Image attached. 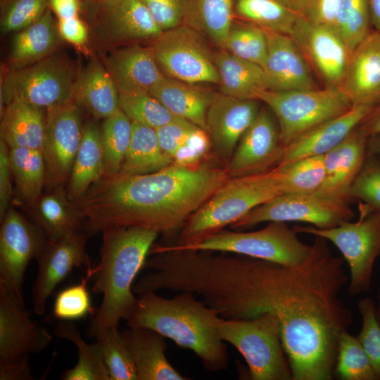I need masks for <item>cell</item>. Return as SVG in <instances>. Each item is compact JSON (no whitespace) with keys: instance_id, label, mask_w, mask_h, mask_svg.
<instances>
[{"instance_id":"cell-1","label":"cell","mask_w":380,"mask_h":380,"mask_svg":"<svg viewBox=\"0 0 380 380\" xmlns=\"http://www.w3.org/2000/svg\"><path fill=\"white\" fill-rule=\"evenodd\" d=\"M311 245L305 260L292 266L232 256L217 279L216 306L224 319L275 315L293 380H332L339 336L353 322L341 298L349 278L327 240L315 236Z\"/></svg>"},{"instance_id":"cell-2","label":"cell","mask_w":380,"mask_h":380,"mask_svg":"<svg viewBox=\"0 0 380 380\" xmlns=\"http://www.w3.org/2000/svg\"><path fill=\"white\" fill-rule=\"evenodd\" d=\"M227 170L172 163L137 175H103L78 204L90 235L137 227L170 235L228 179Z\"/></svg>"},{"instance_id":"cell-3","label":"cell","mask_w":380,"mask_h":380,"mask_svg":"<svg viewBox=\"0 0 380 380\" xmlns=\"http://www.w3.org/2000/svg\"><path fill=\"white\" fill-rule=\"evenodd\" d=\"M222 319L191 291H179L170 298L147 291L138 295L125 321L129 327L152 329L192 350L207 372H217L225 370L229 361L218 331Z\"/></svg>"},{"instance_id":"cell-4","label":"cell","mask_w":380,"mask_h":380,"mask_svg":"<svg viewBox=\"0 0 380 380\" xmlns=\"http://www.w3.org/2000/svg\"><path fill=\"white\" fill-rule=\"evenodd\" d=\"M101 234L100 261L93 274V289L102 296L90 327L94 337L118 327L130 313L137 299L133 291L136 278L159 234L137 227L110 228Z\"/></svg>"},{"instance_id":"cell-5","label":"cell","mask_w":380,"mask_h":380,"mask_svg":"<svg viewBox=\"0 0 380 380\" xmlns=\"http://www.w3.org/2000/svg\"><path fill=\"white\" fill-rule=\"evenodd\" d=\"M281 194L275 167L227 179L184 224L180 239L174 246L194 243L219 232Z\"/></svg>"},{"instance_id":"cell-6","label":"cell","mask_w":380,"mask_h":380,"mask_svg":"<svg viewBox=\"0 0 380 380\" xmlns=\"http://www.w3.org/2000/svg\"><path fill=\"white\" fill-rule=\"evenodd\" d=\"M221 338L243 356L251 380H293L284 350L278 318L265 313L255 318H222L218 325Z\"/></svg>"},{"instance_id":"cell-7","label":"cell","mask_w":380,"mask_h":380,"mask_svg":"<svg viewBox=\"0 0 380 380\" xmlns=\"http://www.w3.org/2000/svg\"><path fill=\"white\" fill-rule=\"evenodd\" d=\"M312 245L303 243L286 222H269L253 232L220 230L191 243L182 246L158 244V250L220 251L246 255L285 265L301 263Z\"/></svg>"},{"instance_id":"cell-8","label":"cell","mask_w":380,"mask_h":380,"mask_svg":"<svg viewBox=\"0 0 380 380\" xmlns=\"http://www.w3.org/2000/svg\"><path fill=\"white\" fill-rule=\"evenodd\" d=\"M258 100L275 116L284 147L315 127L345 113L353 106L340 87L265 90L260 94Z\"/></svg>"},{"instance_id":"cell-9","label":"cell","mask_w":380,"mask_h":380,"mask_svg":"<svg viewBox=\"0 0 380 380\" xmlns=\"http://www.w3.org/2000/svg\"><path fill=\"white\" fill-rule=\"evenodd\" d=\"M297 234L320 236L331 242L341 252L350 270L348 293L357 296L370 289L373 268L380 257V212L362 208L359 220L346 222L329 229L295 225Z\"/></svg>"},{"instance_id":"cell-10","label":"cell","mask_w":380,"mask_h":380,"mask_svg":"<svg viewBox=\"0 0 380 380\" xmlns=\"http://www.w3.org/2000/svg\"><path fill=\"white\" fill-rule=\"evenodd\" d=\"M78 76L75 65L65 56L55 52L4 78L1 101H25L44 110L73 101Z\"/></svg>"},{"instance_id":"cell-11","label":"cell","mask_w":380,"mask_h":380,"mask_svg":"<svg viewBox=\"0 0 380 380\" xmlns=\"http://www.w3.org/2000/svg\"><path fill=\"white\" fill-rule=\"evenodd\" d=\"M152 42L148 48L165 76L191 84H219L213 51L194 29L182 24Z\"/></svg>"},{"instance_id":"cell-12","label":"cell","mask_w":380,"mask_h":380,"mask_svg":"<svg viewBox=\"0 0 380 380\" xmlns=\"http://www.w3.org/2000/svg\"><path fill=\"white\" fill-rule=\"evenodd\" d=\"M349 202L312 194H282L255 207L231 224L234 229L251 228L264 222H302L329 229L351 221Z\"/></svg>"},{"instance_id":"cell-13","label":"cell","mask_w":380,"mask_h":380,"mask_svg":"<svg viewBox=\"0 0 380 380\" xmlns=\"http://www.w3.org/2000/svg\"><path fill=\"white\" fill-rule=\"evenodd\" d=\"M47 240L34 223L13 206L1 220L0 287L23 303V283L27 267Z\"/></svg>"},{"instance_id":"cell-14","label":"cell","mask_w":380,"mask_h":380,"mask_svg":"<svg viewBox=\"0 0 380 380\" xmlns=\"http://www.w3.org/2000/svg\"><path fill=\"white\" fill-rule=\"evenodd\" d=\"M83 128L80 107L74 101L45 110V189L66 186Z\"/></svg>"},{"instance_id":"cell-15","label":"cell","mask_w":380,"mask_h":380,"mask_svg":"<svg viewBox=\"0 0 380 380\" xmlns=\"http://www.w3.org/2000/svg\"><path fill=\"white\" fill-rule=\"evenodd\" d=\"M89 235L82 231L47 240L35 258L38 273L32 296L33 310L38 315L44 314L49 298L74 268L85 267L87 270L92 267L85 248Z\"/></svg>"},{"instance_id":"cell-16","label":"cell","mask_w":380,"mask_h":380,"mask_svg":"<svg viewBox=\"0 0 380 380\" xmlns=\"http://www.w3.org/2000/svg\"><path fill=\"white\" fill-rule=\"evenodd\" d=\"M290 36L325 87H339L351 51L336 30L299 17Z\"/></svg>"},{"instance_id":"cell-17","label":"cell","mask_w":380,"mask_h":380,"mask_svg":"<svg viewBox=\"0 0 380 380\" xmlns=\"http://www.w3.org/2000/svg\"><path fill=\"white\" fill-rule=\"evenodd\" d=\"M284 150L275 116L267 106L262 107L229 160L228 175L236 177L267 172L279 165Z\"/></svg>"},{"instance_id":"cell-18","label":"cell","mask_w":380,"mask_h":380,"mask_svg":"<svg viewBox=\"0 0 380 380\" xmlns=\"http://www.w3.org/2000/svg\"><path fill=\"white\" fill-rule=\"evenodd\" d=\"M52 340L44 327L30 319L24 303L0 287V364L40 353Z\"/></svg>"},{"instance_id":"cell-19","label":"cell","mask_w":380,"mask_h":380,"mask_svg":"<svg viewBox=\"0 0 380 380\" xmlns=\"http://www.w3.org/2000/svg\"><path fill=\"white\" fill-rule=\"evenodd\" d=\"M259 100L217 93L206 115V132L217 156L230 160L260 109Z\"/></svg>"},{"instance_id":"cell-20","label":"cell","mask_w":380,"mask_h":380,"mask_svg":"<svg viewBox=\"0 0 380 380\" xmlns=\"http://www.w3.org/2000/svg\"><path fill=\"white\" fill-rule=\"evenodd\" d=\"M266 31L267 54L263 69L269 90L292 91L317 88L301 51L289 35Z\"/></svg>"},{"instance_id":"cell-21","label":"cell","mask_w":380,"mask_h":380,"mask_svg":"<svg viewBox=\"0 0 380 380\" xmlns=\"http://www.w3.org/2000/svg\"><path fill=\"white\" fill-rule=\"evenodd\" d=\"M352 104L380 103V32L372 29L350 53L339 86Z\"/></svg>"},{"instance_id":"cell-22","label":"cell","mask_w":380,"mask_h":380,"mask_svg":"<svg viewBox=\"0 0 380 380\" xmlns=\"http://www.w3.org/2000/svg\"><path fill=\"white\" fill-rule=\"evenodd\" d=\"M369 137L358 125L339 144L324 155L325 177L315 192L350 201L349 189L367 158Z\"/></svg>"},{"instance_id":"cell-23","label":"cell","mask_w":380,"mask_h":380,"mask_svg":"<svg viewBox=\"0 0 380 380\" xmlns=\"http://www.w3.org/2000/svg\"><path fill=\"white\" fill-rule=\"evenodd\" d=\"M374 107L354 105L345 113L303 134L284 147L282 158L277 167L286 165L303 158L326 154L360 125Z\"/></svg>"},{"instance_id":"cell-24","label":"cell","mask_w":380,"mask_h":380,"mask_svg":"<svg viewBox=\"0 0 380 380\" xmlns=\"http://www.w3.org/2000/svg\"><path fill=\"white\" fill-rule=\"evenodd\" d=\"M23 209L48 240L85 231L84 217L78 204L68 197L65 186L45 189L34 203Z\"/></svg>"},{"instance_id":"cell-25","label":"cell","mask_w":380,"mask_h":380,"mask_svg":"<svg viewBox=\"0 0 380 380\" xmlns=\"http://www.w3.org/2000/svg\"><path fill=\"white\" fill-rule=\"evenodd\" d=\"M131 353L138 380H186L170 363L163 335L147 328L129 327L121 331Z\"/></svg>"},{"instance_id":"cell-26","label":"cell","mask_w":380,"mask_h":380,"mask_svg":"<svg viewBox=\"0 0 380 380\" xmlns=\"http://www.w3.org/2000/svg\"><path fill=\"white\" fill-rule=\"evenodd\" d=\"M106 66L119 93L149 92L165 76L150 49L137 44L111 53Z\"/></svg>"},{"instance_id":"cell-27","label":"cell","mask_w":380,"mask_h":380,"mask_svg":"<svg viewBox=\"0 0 380 380\" xmlns=\"http://www.w3.org/2000/svg\"><path fill=\"white\" fill-rule=\"evenodd\" d=\"M149 93L176 117L206 131V115L217 92L198 84L164 76Z\"/></svg>"},{"instance_id":"cell-28","label":"cell","mask_w":380,"mask_h":380,"mask_svg":"<svg viewBox=\"0 0 380 380\" xmlns=\"http://www.w3.org/2000/svg\"><path fill=\"white\" fill-rule=\"evenodd\" d=\"M105 175L101 129L95 122L84 125L66 190L70 199L79 204L88 189Z\"/></svg>"},{"instance_id":"cell-29","label":"cell","mask_w":380,"mask_h":380,"mask_svg":"<svg viewBox=\"0 0 380 380\" xmlns=\"http://www.w3.org/2000/svg\"><path fill=\"white\" fill-rule=\"evenodd\" d=\"M0 135L9 148L23 147L42 152L45 110L22 100L9 101L1 113Z\"/></svg>"},{"instance_id":"cell-30","label":"cell","mask_w":380,"mask_h":380,"mask_svg":"<svg viewBox=\"0 0 380 380\" xmlns=\"http://www.w3.org/2000/svg\"><path fill=\"white\" fill-rule=\"evenodd\" d=\"M73 101L96 118L106 119L120 110L116 84L97 61H91L78 76Z\"/></svg>"},{"instance_id":"cell-31","label":"cell","mask_w":380,"mask_h":380,"mask_svg":"<svg viewBox=\"0 0 380 380\" xmlns=\"http://www.w3.org/2000/svg\"><path fill=\"white\" fill-rule=\"evenodd\" d=\"M213 60L220 77V92L243 99H258L269 90L262 66L236 57L224 49L213 51Z\"/></svg>"},{"instance_id":"cell-32","label":"cell","mask_w":380,"mask_h":380,"mask_svg":"<svg viewBox=\"0 0 380 380\" xmlns=\"http://www.w3.org/2000/svg\"><path fill=\"white\" fill-rule=\"evenodd\" d=\"M60 38L49 7L38 20L15 33L10 53L12 69L23 68L54 53Z\"/></svg>"},{"instance_id":"cell-33","label":"cell","mask_w":380,"mask_h":380,"mask_svg":"<svg viewBox=\"0 0 380 380\" xmlns=\"http://www.w3.org/2000/svg\"><path fill=\"white\" fill-rule=\"evenodd\" d=\"M234 17V0H185L182 24L223 49Z\"/></svg>"},{"instance_id":"cell-34","label":"cell","mask_w":380,"mask_h":380,"mask_svg":"<svg viewBox=\"0 0 380 380\" xmlns=\"http://www.w3.org/2000/svg\"><path fill=\"white\" fill-rule=\"evenodd\" d=\"M9 163L15 182V201L22 207L31 205L44 192L46 166L42 152L23 148H9Z\"/></svg>"},{"instance_id":"cell-35","label":"cell","mask_w":380,"mask_h":380,"mask_svg":"<svg viewBox=\"0 0 380 380\" xmlns=\"http://www.w3.org/2000/svg\"><path fill=\"white\" fill-rule=\"evenodd\" d=\"M174 163L161 148L152 127L132 122L131 140L120 174L145 175L163 170Z\"/></svg>"},{"instance_id":"cell-36","label":"cell","mask_w":380,"mask_h":380,"mask_svg":"<svg viewBox=\"0 0 380 380\" xmlns=\"http://www.w3.org/2000/svg\"><path fill=\"white\" fill-rule=\"evenodd\" d=\"M107 11V27L115 38L153 41L163 32L140 0H120Z\"/></svg>"},{"instance_id":"cell-37","label":"cell","mask_w":380,"mask_h":380,"mask_svg":"<svg viewBox=\"0 0 380 380\" xmlns=\"http://www.w3.org/2000/svg\"><path fill=\"white\" fill-rule=\"evenodd\" d=\"M56 336L73 343L78 353V362L61 375L63 380H111L99 343H87L72 321H61L53 330Z\"/></svg>"},{"instance_id":"cell-38","label":"cell","mask_w":380,"mask_h":380,"mask_svg":"<svg viewBox=\"0 0 380 380\" xmlns=\"http://www.w3.org/2000/svg\"><path fill=\"white\" fill-rule=\"evenodd\" d=\"M234 8L241 20L289 35L299 18L286 0H234Z\"/></svg>"},{"instance_id":"cell-39","label":"cell","mask_w":380,"mask_h":380,"mask_svg":"<svg viewBox=\"0 0 380 380\" xmlns=\"http://www.w3.org/2000/svg\"><path fill=\"white\" fill-rule=\"evenodd\" d=\"M275 168L282 194L315 193L325 177L324 155L303 158Z\"/></svg>"},{"instance_id":"cell-40","label":"cell","mask_w":380,"mask_h":380,"mask_svg":"<svg viewBox=\"0 0 380 380\" xmlns=\"http://www.w3.org/2000/svg\"><path fill=\"white\" fill-rule=\"evenodd\" d=\"M101 129L105 160L104 175L118 174L129 146L132 122L119 110L104 119Z\"/></svg>"},{"instance_id":"cell-41","label":"cell","mask_w":380,"mask_h":380,"mask_svg":"<svg viewBox=\"0 0 380 380\" xmlns=\"http://www.w3.org/2000/svg\"><path fill=\"white\" fill-rule=\"evenodd\" d=\"M223 49L263 68L267 54L266 31L253 24L234 20Z\"/></svg>"},{"instance_id":"cell-42","label":"cell","mask_w":380,"mask_h":380,"mask_svg":"<svg viewBox=\"0 0 380 380\" xmlns=\"http://www.w3.org/2000/svg\"><path fill=\"white\" fill-rule=\"evenodd\" d=\"M334 375L341 380H377L358 337L348 331L339 336Z\"/></svg>"},{"instance_id":"cell-43","label":"cell","mask_w":380,"mask_h":380,"mask_svg":"<svg viewBox=\"0 0 380 380\" xmlns=\"http://www.w3.org/2000/svg\"><path fill=\"white\" fill-rule=\"evenodd\" d=\"M334 29L352 52L373 29L369 0H340Z\"/></svg>"},{"instance_id":"cell-44","label":"cell","mask_w":380,"mask_h":380,"mask_svg":"<svg viewBox=\"0 0 380 380\" xmlns=\"http://www.w3.org/2000/svg\"><path fill=\"white\" fill-rule=\"evenodd\" d=\"M120 109L131 120L155 129L178 117L171 113L149 92L119 93Z\"/></svg>"},{"instance_id":"cell-45","label":"cell","mask_w":380,"mask_h":380,"mask_svg":"<svg viewBox=\"0 0 380 380\" xmlns=\"http://www.w3.org/2000/svg\"><path fill=\"white\" fill-rule=\"evenodd\" d=\"M111 380H138L134 362L118 327L109 328L97 335Z\"/></svg>"},{"instance_id":"cell-46","label":"cell","mask_w":380,"mask_h":380,"mask_svg":"<svg viewBox=\"0 0 380 380\" xmlns=\"http://www.w3.org/2000/svg\"><path fill=\"white\" fill-rule=\"evenodd\" d=\"M93 274L94 267L87 270L86 277L79 284L70 286L56 295L51 315L53 318L72 321L83 318L92 312L87 284Z\"/></svg>"},{"instance_id":"cell-47","label":"cell","mask_w":380,"mask_h":380,"mask_svg":"<svg viewBox=\"0 0 380 380\" xmlns=\"http://www.w3.org/2000/svg\"><path fill=\"white\" fill-rule=\"evenodd\" d=\"M50 0H5L1 11L3 34L18 32L38 20L49 8Z\"/></svg>"},{"instance_id":"cell-48","label":"cell","mask_w":380,"mask_h":380,"mask_svg":"<svg viewBox=\"0 0 380 380\" xmlns=\"http://www.w3.org/2000/svg\"><path fill=\"white\" fill-rule=\"evenodd\" d=\"M348 196L350 200L364 202L369 210L380 212V157L367 156L349 189Z\"/></svg>"},{"instance_id":"cell-49","label":"cell","mask_w":380,"mask_h":380,"mask_svg":"<svg viewBox=\"0 0 380 380\" xmlns=\"http://www.w3.org/2000/svg\"><path fill=\"white\" fill-rule=\"evenodd\" d=\"M362 327L357 336L376 374L380 380V324L376 316V303L365 297L357 303Z\"/></svg>"},{"instance_id":"cell-50","label":"cell","mask_w":380,"mask_h":380,"mask_svg":"<svg viewBox=\"0 0 380 380\" xmlns=\"http://www.w3.org/2000/svg\"><path fill=\"white\" fill-rule=\"evenodd\" d=\"M198 127L186 120L177 118L156 130L162 150L173 159L178 150Z\"/></svg>"},{"instance_id":"cell-51","label":"cell","mask_w":380,"mask_h":380,"mask_svg":"<svg viewBox=\"0 0 380 380\" xmlns=\"http://www.w3.org/2000/svg\"><path fill=\"white\" fill-rule=\"evenodd\" d=\"M155 21L165 31L183 23L185 0H140Z\"/></svg>"},{"instance_id":"cell-52","label":"cell","mask_w":380,"mask_h":380,"mask_svg":"<svg viewBox=\"0 0 380 380\" xmlns=\"http://www.w3.org/2000/svg\"><path fill=\"white\" fill-rule=\"evenodd\" d=\"M210 144V140L207 132L198 127L178 150L173 158L174 163L194 166L206 153Z\"/></svg>"},{"instance_id":"cell-53","label":"cell","mask_w":380,"mask_h":380,"mask_svg":"<svg viewBox=\"0 0 380 380\" xmlns=\"http://www.w3.org/2000/svg\"><path fill=\"white\" fill-rule=\"evenodd\" d=\"M12 177L9 163V147L0 139V220L11 206L13 199Z\"/></svg>"},{"instance_id":"cell-54","label":"cell","mask_w":380,"mask_h":380,"mask_svg":"<svg viewBox=\"0 0 380 380\" xmlns=\"http://www.w3.org/2000/svg\"><path fill=\"white\" fill-rule=\"evenodd\" d=\"M58 29L61 38L75 46H83L87 42V28L78 16L59 20Z\"/></svg>"},{"instance_id":"cell-55","label":"cell","mask_w":380,"mask_h":380,"mask_svg":"<svg viewBox=\"0 0 380 380\" xmlns=\"http://www.w3.org/2000/svg\"><path fill=\"white\" fill-rule=\"evenodd\" d=\"M340 0H316L306 18L311 23L334 28Z\"/></svg>"},{"instance_id":"cell-56","label":"cell","mask_w":380,"mask_h":380,"mask_svg":"<svg viewBox=\"0 0 380 380\" xmlns=\"http://www.w3.org/2000/svg\"><path fill=\"white\" fill-rule=\"evenodd\" d=\"M29 355L6 363L0 364L1 380H31L33 379Z\"/></svg>"},{"instance_id":"cell-57","label":"cell","mask_w":380,"mask_h":380,"mask_svg":"<svg viewBox=\"0 0 380 380\" xmlns=\"http://www.w3.org/2000/svg\"><path fill=\"white\" fill-rule=\"evenodd\" d=\"M49 7L58 16V20L78 16L79 0H50Z\"/></svg>"},{"instance_id":"cell-58","label":"cell","mask_w":380,"mask_h":380,"mask_svg":"<svg viewBox=\"0 0 380 380\" xmlns=\"http://www.w3.org/2000/svg\"><path fill=\"white\" fill-rule=\"evenodd\" d=\"M368 137L380 134V103L375 106L360 125Z\"/></svg>"},{"instance_id":"cell-59","label":"cell","mask_w":380,"mask_h":380,"mask_svg":"<svg viewBox=\"0 0 380 380\" xmlns=\"http://www.w3.org/2000/svg\"><path fill=\"white\" fill-rule=\"evenodd\" d=\"M372 28L380 32V0H369Z\"/></svg>"},{"instance_id":"cell-60","label":"cell","mask_w":380,"mask_h":380,"mask_svg":"<svg viewBox=\"0 0 380 380\" xmlns=\"http://www.w3.org/2000/svg\"><path fill=\"white\" fill-rule=\"evenodd\" d=\"M380 157V134L369 137L367 148V156Z\"/></svg>"},{"instance_id":"cell-61","label":"cell","mask_w":380,"mask_h":380,"mask_svg":"<svg viewBox=\"0 0 380 380\" xmlns=\"http://www.w3.org/2000/svg\"><path fill=\"white\" fill-rule=\"evenodd\" d=\"M99 5L103 6L104 8L108 9L112 6H115L120 0H94Z\"/></svg>"},{"instance_id":"cell-62","label":"cell","mask_w":380,"mask_h":380,"mask_svg":"<svg viewBox=\"0 0 380 380\" xmlns=\"http://www.w3.org/2000/svg\"><path fill=\"white\" fill-rule=\"evenodd\" d=\"M376 298H377V302L376 303V316L380 324V286L377 291Z\"/></svg>"}]
</instances>
